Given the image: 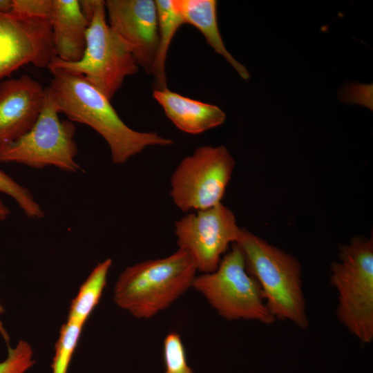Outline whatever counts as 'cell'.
<instances>
[{
    "label": "cell",
    "instance_id": "17",
    "mask_svg": "<svg viewBox=\"0 0 373 373\" xmlns=\"http://www.w3.org/2000/svg\"><path fill=\"white\" fill-rule=\"evenodd\" d=\"M112 260L106 258L99 262L80 286L69 307L68 321L84 326L97 307L106 286Z\"/></svg>",
    "mask_w": 373,
    "mask_h": 373
},
{
    "label": "cell",
    "instance_id": "4",
    "mask_svg": "<svg viewBox=\"0 0 373 373\" xmlns=\"http://www.w3.org/2000/svg\"><path fill=\"white\" fill-rule=\"evenodd\" d=\"M330 283L338 294L336 316L361 343L373 339V240L355 236L339 247Z\"/></svg>",
    "mask_w": 373,
    "mask_h": 373
},
{
    "label": "cell",
    "instance_id": "8",
    "mask_svg": "<svg viewBox=\"0 0 373 373\" xmlns=\"http://www.w3.org/2000/svg\"><path fill=\"white\" fill-rule=\"evenodd\" d=\"M46 92L43 108L34 125L22 137L0 151V163L15 162L35 169L53 166L67 172H77V146L75 126L61 120Z\"/></svg>",
    "mask_w": 373,
    "mask_h": 373
},
{
    "label": "cell",
    "instance_id": "7",
    "mask_svg": "<svg viewBox=\"0 0 373 373\" xmlns=\"http://www.w3.org/2000/svg\"><path fill=\"white\" fill-rule=\"evenodd\" d=\"M235 168L224 146H202L184 157L170 179V195L180 211L189 212L222 202Z\"/></svg>",
    "mask_w": 373,
    "mask_h": 373
},
{
    "label": "cell",
    "instance_id": "2",
    "mask_svg": "<svg viewBox=\"0 0 373 373\" xmlns=\"http://www.w3.org/2000/svg\"><path fill=\"white\" fill-rule=\"evenodd\" d=\"M197 272L190 257L179 249L168 256L137 262L118 276L114 303L137 318H152L192 287Z\"/></svg>",
    "mask_w": 373,
    "mask_h": 373
},
{
    "label": "cell",
    "instance_id": "20",
    "mask_svg": "<svg viewBox=\"0 0 373 373\" xmlns=\"http://www.w3.org/2000/svg\"><path fill=\"white\" fill-rule=\"evenodd\" d=\"M164 373H194L189 365L185 347L180 335L170 332L163 341Z\"/></svg>",
    "mask_w": 373,
    "mask_h": 373
},
{
    "label": "cell",
    "instance_id": "23",
    "mask_svg": "<svg viewBox=\"0 0 373 373\" xmlns=\"http://www.w3.org/2000/svg\"><path fill=\"white\" fill-rule=\"evenodd\" d=\"M343 100L347 103H356L372 109V86L352 85L342 93Z\"/></svg>",
    "mask_w": 373,
    "mask_h": 373
},
{
    "label": "cell",
    "instance_id": "13",
    "mask_svg": "<svg viewBox=\"0 0 373 373\" xmlns=\"http://www.w3.org/2000/svg\"><path fill=\"white\" fill-rule=\"evenodd\" d=\"M55 57L66 62L79 61L84 55L89 21L79 0H53L49 19Z\"/></svg>",
    "mask_w": 373,
    "mask_h": 373
},
{
    "label": "cell",
    "instance_id": "12",
    "mask_svg": "<svg viewBox=\"0 0 373 373\" xmlns=\"http://www.w3.org/2000/svg\"><path fill=\"white\" fill-rule=\"evenodd\" d=\"M46 99V88L26 74L0 82V151L32 128Z\"/></svg>",
    "mask_w": 373,
    "mask_h": 373
},
{
    "label": "cell",
    "instance_id": "3",
    "mask_svg": "<svg viewBox=\"0 0 373 373\" xmlns=\"http://www.w3.org/2000/svg\"><path fill=\"white\" fill-rule=\"evenodd\" d=\"M235 244L241 249L247 268L258 283L275 320L289 321L301 329L307 327L298 258L245 229H241Z\"/></svg>",
    "mask_w": 373,
    "mask_h": 373
},
{
    "label": "cell",
    "instance_id": "5",
    "mask_svg": "<svg viewBox=\"0 0 373 373\" xmlns=\"http://www.w3.org/2000/svg\"><path fill=\"white\" fill-rule=\"evenodd\" d=\"M48 68H60L83 76L111 100L126 77L138 71L139 66L129 46L108 24L105 1L97 0L82 58L66 62L54 57Z\"/></svg>",
    "mask_w": 373,
    "mask_h": 373
},
{
    "label": "cell",
    "instance_id": "10",
    "mask_svg": "<svg viewBox=\"0 0 373 373\" xmlns=\"http://www.w3.org/2000/svg\"><path fill=\"white\" fill-rule=\"evenodd\" d=\"M54 57L48 20L0 12V79L26 64L48 68Z\"/></svg>",
    "mask_w": 373,
    "mask_h": 373
},
{
    "label": "cell",
    "instance_id": "1",
    "mask_svg": "<svg viewBox=\"0 0 373 373\" xmlns=\"http://www.w3.org/2000/svg\"><path fill=\"white\" fill-rule=\"evenodd\" d=\"M49 70L52 79L46 89L58 112L73 122L90 126L102 136L114 164H124L149 146L173 144V140L156 132L130 128L119 117L111 100L83 76L60 68Z\"/></svg>",
    "mask_w": 373,
    "mask_h": 373
},
{
    "label": "cell",
    "instance_id": "19",
    "mask_svg": "<svg viewBox=\"0 0 373 373\" xmlns=\"http://www.w3.org/2000/svg\"><path fill=\"white\" fill-rule=\"evenodd\" d=\"M0 193L13 198L28 218L36 219L44 217L42 208L36 202L30 191L1 169Z\"/></svg>",
    "mask_w": 373,
    "mask_h": 373
},
{
    "label": "cell",
    "instance_id": "14",
    "mask_svg": "<svg viewBox=\"0 0 373 373\" xmlns=\"http://www.w3.org/2000/svg\"><path fill=\"white\" fill-rule=\"evenodd\" d=\"M153 97L180 131L200 134L222 125L225 113L218 106L184 97L166 88L154 90Z\"/></svg>",
    "mask_w": 373,
    "mask_h": 373
},
{
    "label": "cell",
    "instance_id": "9",
    "mask_svg": "<svg viewBox=\"0 0 373 373\" xmlns=\"http://www.w3.org/2000/svg\"><path fill=\"white\" fill-rule=\"evenodd\" d=\"M240 230L233 211L222 202L186 213L174 224L178 249L190 257L201 273L217 269Z\"/></svg>",
    "mask_w": 373,
    "mask_h": 373
},
{
    "label": "cell",
    "instance_id": "25",
    "mask_svg": "<svg viewBox=\"0 0 373 373\" xmlns=\"http://www.w3.org/2000/svg\"><path fill=\"white\" fill-rule=\"evenodd\" d=\"M10 213L9 208L0 199V220H6Z\"/></svg>",
    "mask_w": 373,
    "mask_h": 373
},
{
    "label": "cell",
    "instance_id": "24",
    "mask_svg": "<svg viewBox=\"0 0 373 373\" xmlns=\"http://www.w3.org/2000/svg\"><path fill=\"white\" fill-rule=\"evenodd\" d=\"M12 0H0V12L10 13L12 10Z\"/></svg>",
    "mask_w": 373,
    "mask_h": 373
},
{
    "label": "cell",
    "instance_id": "26",
    "mask_svg": "<svg viewBox=\"0 0 373 373\" xmlns=\"http://www.w3.org/2000/svg\"><path fill=\"white\" fill-rule=\"evenodd\" d=\"M4 312V308L0 301V315ZM0 334L6 343L9 341V336L3 327L2 322L0 321Z\"/></svg>",
    "mask_w": 373,
    "mask_h": 373
},
{
    "label": "cell",
    "instance_id": "15",
    "mask_svg": "<svg viewBox=\"0 0 373 373\" xmlns=\"http://www.w3.org/2000/svg\"><path fill=\"white\" fill-rule=\"evenodd\" d=\"M184 23L195 27L216 52L222 55L245 80L250 77L246 67L227 50L218 28L217 1L215 0H178Z\"/></svg>",
    "mask_w": 373,
    "mask_h": 373
},
{
    "label": "cell",
    "instance_id": "6",
    "mask_svg": "<svg viewBox=\"0 0 373 373\" xmlns=\"http://www.w3.org/2000/svg\"><path fill=\"white\" fill-rule=\"evenodd\" d=\"M192 287L227 321H254L267 325L276 321L258 283L247 268L241 249L235 243L215 271L196 275Z\"/></svg>",
    "mask_w": 373,
    "mask_h": 373
},
{
    "label": "cell",
    "instance_id": "16",
    "mask_svg": "<svg viewBox=\"0 0 373 373\" xmlns=\"http://www.w3.org/2000/svg\"><path fill=\"white\" fill-rule=\"evenodd\" d=\"M159 46L151 75L155 82V90L166 88L165 65L166 55L172 39L179 28L184 24L178 0H156Z\"/></svg>",
    "mask_w": 373,
    "mask_h": 373
},
{
    "label": "cell",
    "instance_id": "18",
    "mask_svg": "<svg viewBox=\"0 0 373 373\" xmlns=\"http://www.w3.org/2000/svg\"><path fill=\"white\" fill-rule=\"evenodd\" d=\"M83 327V325L68 320L62 325L55 346L52 373H68Z\"/></svg>",
    "mask_w": 373,
    "mask_h": 373
},
{
    "label": "cell",
    "instance_id": "11",
    "mask_svg": "<svg viewBox=\"0 0 373 373\" xmlns=\"http://www.w3.org/2000/svg\"><path fill=\"white\" fill-rule=\"evenodd\" d=\"M105 6L111 28L129 46L139 67L151 74L159 46L155 1L108 0Z\"/></svg>",
    "mask_w": 373,
    "mask_h": 373
},
{
    "label": "cell",
    "instance_id": "21",
    "mask_svg": "<svg viewBox=\"0 0 373 373\" xmlns=\"http://www.w3.org/2000/svg\"><path fill=\"white\" fill-rule=\"evenodd\" d=\"M35 363L31 345L20 340L14 347L8 346L6 357L0 362V373H28Z\"/></svg>",
    "mask_w": 373,
    "mask_h": 373
},
{
    "label": "cell",
    "instance_id": "22",
    "mask_svg": "<svg viewBox=\"0 0 373 373\" xmlns=\"http://www.w3.org/2000/svg\"><path fill=\"white\" fill-rule=\"evenodd\" d=\"M12 13L48 21L51 17L53 0H12Z\"/></svg>",
    "mask_w": 373,
    "mask_h": 373
}]
</instances>
